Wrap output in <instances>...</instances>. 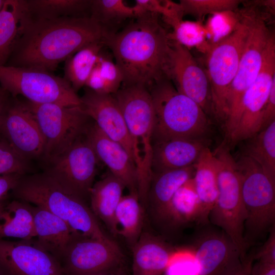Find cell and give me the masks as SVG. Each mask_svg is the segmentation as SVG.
Segmentation results:
<instances>
[{
  "mask_svg": "<svg viewBox=\"0 0 275 275\" xmlns=\"http://www.w3.org/2000/svg\"><path fill=\"white\" fill-rule=\"evenodd\" d=\"M1 88L14 98L18 95L38 103L80 107V98L64 78L39 69L0 66Z\"/></svg>",
  "mask_w": 275,
  "mask_h": 275,
  "instance_id": "cell-10",
  "label": "cell"
},
{
  "mask_svg": "<svg viewBox=\"0 0 275 275\" xmlns=\"http://www.w3.org/2000/svg\"><path fill=\"white\" fill-rule=\"evenodd\" d=\"M253 261L252 255L245 256L224 275H251Z\"/></svg>",
  "mask_w": 275,
  "mask_h": 275,
  "instance_id": "cell-42",
  "label": "cell"
},
{
  "mask_svg": "<svg viewBox=\"0 0 275 275\" xmlns=\"http://www.w3.org/2000/svg\"><path fill=\"white\" fill-rule=\"evenodd\" d=\"M123 81L119 66L101 51L85 87L97 93L113 95L121 88Z\"/></svg>",
  "mask_w": 275,
  "mask_h": 275,
  "instance_id": "cell-34",
  "label": "cell"
},
{
  "mask_svg": "<svg viewBox=\"0 0 275 275\" xmlns=\"http://www.w3.org/2000/svg\"><path fill=\"white\" fill-rule=\"evenodd\" d=\"M80 98L82 111L105 135L122 146L133 161L132 147L126 124L113 95L97 93L86 88L84 94Z\"/></svg>",
  "mask_w": 275,
  "mask_h": 275,
  "instance_id": "cell-19",
  "label": "cell"
},
{
  "mask_svg": "<svg viewBox=\"0 0 275 275\" xmlns=\"http://www.w3.org/2000/svg\"><path fill=\"white\" fill-rule=\"evenodd\" d=\"M243 10L249 34L236 74L227 96V117L224 126L228 140L237 124L243 96L260 72L264 50L272 33L259 12L252 8Z\"/></svg>",
  "mask_w": 275,
  "mask_h": 275,
  "instance_id": "cell-8",
  "label": "cell"
},
{
  "mask_svg": "<svg viewBox=\"0 0 275 275\" xmlns=\"http://www.w3.org/2000/svg\"><path fill=\"white\" fill-rule=\"evenodd\" d=\"M29 161L18 154L4 138H0V175H25L30 169Z\"/></svg>",
  "mask_w": 275,
  "mask_h": 275,
  "instance_id": "cell-38",
  "label": "cell"
},
{
  "mask_svg": "<svg viewBox=\"0 0 275 275\" xmlns=\"http://www.w3.org/2000/svg\"><path fill=\"white\" fill-rule=\"evenodd\" d=\"M91 0H25L24 17L47 20L63 17L89 16Z\"/></svg>",
  "mask_w": 275,
  "mask_h": 275,
  "instance_id": "cell-29",
  "label": "cell"
},
{
  "mask_svg": "<svg viewBox=\"0 0 275 275\" xmlns=\"http://www.w3.org/2000/svg\"><path fill=\"white\" fill-rule=\"evenodd\" d=\"M274 81L275 37L272 33L260 72L243 96L237 124L229 139L231 144L250 139L261 130L262 114Z\"/></svg>",
  "mask_w": 275,
  "mask_h": 275,
  "instance_id": "cell-12",
  "label": "cell"
},
{
  "mask_svg": "<svg viewBox=\"0 0 275 275\" xmlns=\"http://www.w3.org/2000/svg\"><path fill=\"white\" fill-rule=\"evenodd\" d=\"M194 167V183L201 206L199 224H205L209 222L210 212L218 196L216 157L207 146L201 152Z\"/></svg>",
  "mask_w": 275,
  "mask_h": 275,
  "instance_id": "cell-24",
  "label": "cell"
},
{
  "mask_svg": "<svg viewBox=\"0 0 275 275\" xmlns=\"http://www.w3.org/2000/svg\"><path fill=\"white\" fill-rule=\"evenodd\" d=\"M133 275H163L175 251L149 233H142L131 249Z\"/></svg>",
  "mask_w": 275,
  "mask_h": 275,
  "instance_id": "cell-23",
  "label": "cell"
},
{
  "mask_svg": "<svg viewBox=\"0 0 275 275\" xmlns=\"http://www.w3.org/2000/svg\"><path fill=\"white\" fill-rule=\"evenodd\" d=\"M98 161L85 133L45 171L86 199L94 184Z\"/></svg>",
  "mask_w": 275,
  "mask_h": 275,
  "instance_id": "cell-14",
  "label": "cell"
},
{
  "mask_svg": "<svg viewBox=\"0 0 275 275\" xmlns=\"http://www.w3.org/2000/svg\"><path fill=\"white\" fill-rule=\"evenodd\" d=\"M200 215V203L192 177L176 191L159 221L175 228L194 222L199 224Z\"/></svg>",
  "mask_w": 275,
  "mask_h": 275,
  "instance_id": "cell-27",
  "label": "cell"
},
{
  "mask_svg": "<svg viewBox=\"0 0 275 275\" xmlns=\"http://www.w3.org/2000/svg\"><path fill=\"white\" fill-rule=\"evenodd\" d=\"M207 146L204 139L175 138L153 143V173L193 166Z\"/></svg>",
  "mask_w": 275,
  "mask_h": 275,
  "instance_id": "cell-21",
  "label": "cell"
},
{
  "mask_svg": "<svg viewBox=\"0 0 275 275\" xmlns=\"http://www.w3.org/2000/svg\"><path fill=\"white\" fill-rule=\"evenodd\" d=\"M218 163V193L209 221L219 227L245 256L244 238L246 212L241 192V181L235 160L228 147L220 146L214 152Z\"/></svg>",
  "mask_w": 275,
  "mask_h": 275,
  "instance_id": "cell-6",
  "label": "cell"
},
{
  "mask_svg": "<svg viewBox=\"0 0 275 275\" xmlns=\"http://www.w3.org/2000/svg\"><path fill=\"white\" fill-rule=\"evenodd\" d=\"M246 140L242 154L256 162L275 181V120Z\"/></svg>",
  "mask_w": 275,
  "mask_h": 275,
  "instance_id": "cell-33",
  "label": "cell"
},
{
  "mask_svg": "<svg viewBox=\"0 0 275 275\" xmlns=\"http://www.w3.org/2000/svg\"><path fill=\"white\" fill-rule=\"evenodd\" d=\"M22 175L16 174L0 175V201L17 185Z\"/></svg>",
  "mask_w": 275,
  "mask_h": 275,
  "instance_id": "cell-41",
  "label": "cell"
},
{
  "mask_svg": "<svg viewBox=\"0 0 275 275\" xmlns=\"http://www.w3.org/2000/svg\"><path fill=\"white\" fill-rule=\"evenodd\" d=\"M249 34L246 19L242 12L232 32L210 49L206 71L211 88L212 114L224 124L227 117L226 99L236 74Z\"/></svg>",
  "mask_w": 275,
  "mask_h": 275,
  "instance_id": "cell-9",
  "label": "cell"
},
{
  "mask_svg": "<svg viewBox=\"0 0 275 275\" xmlns=\"http://www.w3.org/2000/svg\"><path fill=\"white\" fill-rule=\"evenodd\" d=\"M125 188L123 182L109 172L94 183L89 194L93 213L115 236L118 235L115 214Z\"/></svg>",
  "mask_w": 275,
  "mask_h": 275,
  "instance_id": "cell-25",
  "label": "cell"
},
{
  "mask_svg": "<svg viewBox=\"0 0 275 275\" xmlns=\"http://www.w3.org/2000/svg\"><path fill=\"white\" fill-rule=\"evenodd\" d=\"M12 193L16 199L43 208L60 218L72 235L111 239L101 228L86 199L46 171L22 175Z\"/></svg>",
  "mask_w": 275,
  "mask_h": 275,
  "instance_id": "cell-3",
  "label": "cell"
},
{
  "mask_svg": "<svg viewBox=\"0 0 275 275\" xmlns=\"http://www.w3.org/2000/svg\"><path fill=\"white\" fill-rule=\"evenodd\" d=\"M0 275H65L61 263L32 240L0 239Z\"/></svg>",
  "mask_w": 275,
  "mask_h": 275,
  "instance_id": "cell-16",
  "label": "cell"
},
{
  "mask_svg": "<svg viewBox=\"0 0 275 275\" xmlns=\"http://www.w3.org/2000/svg\"><path fill=\"white\" fill-rule=\"evenodd\" d=\"M251 275H275V264L257 262L253 265Z\"/></svg>",
  "mask_w": 275,
  "mask_h": 275,
  "instance_id": "cell-43",
  "label": "cell"
},
{
  "mask_svg": "<svg viewBox=\"0 0 275 275\" xmlns=\"http://www.w3.org/2000/svg\"><path fill=\"white\" fill-rule=\"evenodd\" d=\"M155 113L153 143L175 138L204 139L208 115L194 100L179 92L169 78L149 90Z\"/></svg>",
  "mask_w": 275,
  "mask_h": 275,
  "instance_id": "cell-5",
  "label": "cell"
},
{
  "mask_svg": "<svg viewBox=\"0 0 275 275\" xmlns=\"http://www.w3.org/2000/svg\"><path fill=\"white\" fill-rule=\"evenodd\" d=\"M133 7L135 18L147 14L162 15L170 25L182 20L179 4L170 1L136 0Z\"/></svg>",
  "mask_w": 275,
  "mask_h": 275,
  "instance_id": "cell-37",
  "label": "cell"
},
{
  "mask_svg": "<svg viewBox=\"0 0 275 275\" xmlns=\"http://www.w3.org/2000/svg\"><path fill=\"white\" fill-rule=\"evenodd\" d=\"M0 133L26 160L42 158L44 139L34 116L24 102L9 100L0 124Z\"/></svg>",
  "mask_w": 275,
  "mask_h": 275,
  "instance_id": "cell-15",
  "label": "cell"
},
{
  "mask_svg": "<svg viewBox=\"0 0 275 275\" xmlns=\"http://www.w3.org/2000/svg\"><path fill=\"white\" fill-rule=\"evenodd\" d=\"M108 34L90 16L30 20L24 16L6 65L50 72L87 45L105 41Z\"/></svg>",
  "mask_w": 275,
  "mask_h": 275,
  "instance_id": "cell-1",
  "label": "cell"
},
{
  "mask_svg": "<svg viewBox=\"0 0 275 275\" xmlns=\"http://www.w3.org/2000/svg\"><path fill=\"white\" fill-rule=\"evenodd\" d=\"M269 236L258 251L252 255L254 260L264 263L275 264V228L269 230Z\"/></svg>",
  "mask_w": 275,
  "mask_h": 275,
  "instance_id": "cell-39",
  "label": "cell"
},
{
  "mask_svg": "<svg viewBox=\"0 0 275 275\" xmlns=\"http://www.w3.org/2000/svg\"><path fill=\"white\" fill-rule=\"evenodd\" d=\"M24 104L34 116L45 141L42 157L48 165L84 134L91 119L80 107L56 103Z\"/></svg>",
  "mask_w": 275,
  "mask_h": 275,
  "instance_id": "cell-11",
  "label": "cell"
},
{
  "mask_svg": "<svg viewBox=\"0 0 275 275\" xmlns=\"http://www.w3.org/2000/svg\"><path fill=\"white\" fill-rule=\"evenodd\" d=\"M105 45L104 41L92 42L78 50L65 61L64 78L76 92L85 86Z\"/></svg>",
  "mask_w": 275,
  "mask_h": 275,
  "instance_id": "cell-32",
  "label": "cell"
},
{
  "mask_svg": "<svg viewBox=\"0 0 275 275\" xmlns=\"http://www.w3.org/2000/svg\"><path fill=\"white\" fill-rule=\"evenodd\" d=\"M235 162L246 215L244 238L248 246L274 226L275 181L245 155L242 154Z\"/></svg>",
  "mask_w": 275,
  "mask_h": 275,
  "instance_id": "cell-7",
  "label": "cell"
},
{
  "mask_svg": "<svg viewBox=\"0 0 275 275\" xmlns=\"http://www.w3.org/2000/svg\"><path fill=\"white\" fill-rule=\"evenodd\" d=\"M138 195L123 196L117 207L115 221L118 235L132 249L142 234L144 208Z\"/></svg>",
  "mask_w": 275,
  "mask_h": 275,
  "instance_id": "cell-30",
  "label": "cell"
},
{
  "mask_svg": "<svg viewBox=\"0 0 275 275\" xmlns=\"http://www.w3.org/2000/svg\"><path fill=\"white\" fill-rule=\"evenodd\" d=\"M5 0H0V10H1Z\"/></svg>",
  "mask_w": 275,
  "mask_h": 275,
  "instance_id": "cell-46",
  "label": "cell"
},
{
  "mask_svg": "<svg viewBox=\"0 0 275 275\" xmlns=\"http://www.w3.org/2000/svg\"><path fill=\"white\" fill-rule=\"evenodd\" d=\"M191 253L198 268L197 275H224L243 259L223 231L212 229L204 230L196 237Z\"/></svg>",
  "mask_w": 275,
  "mask_h": 275,
  "instance_id": "cell-18",
  "label": "cell"
},
{
  "mask_svg": "<svg viewBox=\"0 0 275 275\" xmlns=\"http://www.w3.org/2000/svg\"><path fill=\"white\" fill-rule=\"evenodd\" d=\"M170 79L177 90L196 102L208 115L212 114L209 79L187 47L171 40Z\"/></svg>",
  "mask_w": 275,
  "mask_h": 275,
  "instance_id": "cell-17",
  "label": "cell"
},
{
  "mask_svg": "<svg viewBox=\"0 0 275 275\" xmlns=\"http://www.w3.org/2000/svg\"><path fill=\"white\" fill-rule=\"evenodd\" d=\"M113 96L124 117L130 136L142 205H147L152 177V160L155 113L150 91L138 85L122 86Z\"/></svg>",
  "mask_w": 275,
  "mask_h": 275,
  "instance_id": "cell-4",
  "label": "cell"
},
{
  "mask_svg": "<svg viewBox=\"0 0 275 275\" xmlns=\"http://www.w3.org/2000/svg\"><path fill=\"white\" fill-rule=\"evenodd\" d=\"M92 275H127L126 265L123 263Z\"/></svg>",
  "mask_w": 275,
  "mask_h": 275,
  "instance_id": "cell-44",
  "label": "cell"
},
{
  "mask_svg": "<svg viewBox=\"0 0 275 275\" xmlns=\"http://www.w3.org/2000/svg\"><path fill=\"white\" fill-rule=\"evenodd\" d=\"M194 165L185 168L153 173L147 200L151 210L159 221L176 191L194 177Z\"/></svg>",
  "mask_w": 275,
  "mask_h": 275,
  "instance_id": "cell-26",
  "label": "cell"
},
{
  "mask_svg": "<svg viewBox=\"0 0 275 275\" xmlns=\"http://www.w3.org/2000/svg\"><path fill=\"white\" fill-rule=\"evenodd\" d=\"M33 216L37 238L34 242L61 263L73 237L70 228L60 218L38 206L33 207Z\"/></svg>",
  "mask_w": 275,
  "mask_h": 275,
  "instance_id": "cell-22",
  "label": "cell"
},
{
  "mask_svg": "<svg viewBox=\"0 0 275 275\" xmlns=\"http://www.w3.org/2000/svg\"><path fill=\"white\" fill-rule=\"evenodd\" d=\"M90 13V17L107 32L109 25L135 18L133 6L122 0H91Z\"/></svg>",
  "mask_w": 275,
  "mask_h": 275,
  "instance_id": "cell-35",
  "label": "cell"
},
{
  "mask_svg": "<svg viewBox=\"0 0 275 275\" xmlns=\"http://www.w3.org/2000/svg\"><path fill=\"white\" fill-rule=\"evenodd\" d=\"M36 237L33 206L16 199L0 207V239L5 237L32 240Z\"/></svg>",
  "mask_w": 275,
  "mask_h": 275,
  "instance_id": "cell-28",
  "label": "cell"
},
{
  "mask_svg": "<svg viewBox=\"0 0 275 275\" xmlns=\"http://www.w3.org/2000/svg\"><path fill=\"white\" fill-rule=\"evenodd\" d=\"M275 120V81L271 87L262 117L261 130Z\"/></svg>",
  "mask_w": 275,
  "mask_h": 275,
  "instance_id": "cell-40",
  "label": "cell"
},
{
  "mask_svg": "<svg viewBox=\"0 0 275 275\" xmlns=\"http://www.w3.org/2000/svg\"><path fill=\"white\" fill-rule=\"evenodd\" d=\"M8 93L0 88V124L7 105L9 102Z\"/></svg>",
  "mask_w": 275,
  "mask_h": 275,
  "instance_id": "cell-45",
  "label": "cell"
},
{
  "mask_svg": "<svg viewBox=\"0 0 275 275\" xmlns=\"http://www.w3.org/2000/svg\"><path fill=\"white\" fill-rule=\"evenodd\" d=\"M123 263L124 256L113 239L79 235H73L61 262L65 275H92Z\"/></svg>",
  "mask_w": 275,
  "mask_h": 275,
  "instance_id": "cell-13",
  "label": "cell"
},
{
  "mask_svg": "<svg viewBox=\"0 0 275 275\" xmlns=\"http://www.w3.org/2000/svg\"><path fill=\"white\" fill-rule=\"evenodd\" d=\"M3 203V201H0V207H1Z\"/></svg>",
  "mask_w": 275,
  "mask_h": 275,
  "instance_id": "cell-47",
  "label": "cell"
},
{
  "mask_svg": "<svg viewBox=\"0 0 275 275\" xmlns=\"http://www.w3.org/2000/svg\"><path fill=\"white\" fill-rule=\"evenodd\" d=\"M135 18L122 31L108 33L105 44L122 73V86L142 85L149 90L159 80L170 79L171 39L157 15Z\"/></svg>",
  "mask_w": 275,
  "mask_h": 275,
  "instance_id": "cell-2",
  "label": "cell"
},
{
  "mask_svg": "<svg viewBox=\"0 0 275 275\" xmlns=\"http://www.w3.org/2000/svg\"><path fill=\"white\" fill-rule=\"evenodd\" d=\"M25 0H5L0 10V66L6 65L19 36Z\"/></svg>",
  "mask_w": 275,
  "mask_h": 275,
  "instance_id": "cell-31",
  "label": "cell"
},
{
  "mask_svg": "<svg viewBox=\"0 0 275 275\" xmlns=\"http://www.w3.org/2000/svg\"><path fill=\"white\" fill-rule=\"evenodd\" d=\"M85 134L99 161L123 182L129 193L138 195L136 167L126 149L105 135L94 122L89 124Z\"/></svg>",
  "mask_w": 275,
  "mask_h": 275,
  "instance_id": "cell-20",
  "label": "cell"
},
{
  "mask_svg": "<svg viewBox=\"0 0 275 275\" xmlns=\"http://www.w3.org/2000/svg\"><path fill=\"white\" fill-rule=\"evenodd\" d=\"M241 2L238 0H181L179 4L183 16L190 14L201 20L208 14L234 10Z\"/></svg>",
  "mask_w": 275,
  "mask_h": 275,
  "instance_id": "cell-36",
  "label": "cell"
}]
</instances>
